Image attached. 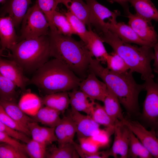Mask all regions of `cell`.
<instances>
[{
	"mask_svg": "<svg viewBox=\"0 0 158 158\" xmlns=\"http://www.w3.org/2000/svg\"><path fill=\"white\" fill-rule=\"evenodd\" d=\"M88 70L89 72L93 73L102 80L128 114L138 112L139 109V95L145 88L144 84L136 83L133 73L130 70L123 73L113 72L103 66L99 61L93 58Z\"/></svg>",
	"mask_w": 158,
	"mask_h": 158,
	"instance_id": "obj_1",
	"label": "cell"
},
{
	"mask_svg": "<svg viewBox=\"0 0 158 158\" xmlns=\"http://www.w3.org/2000/svg\"><path fill=\"white\" fill-rule=\"evenodd\" d=\"M49 36L50 57L61 61L81 79L85 78L93 58L85 43L62 35L57 30H50Z\"/></svg>",
	"mask_w": 158,
	"mask_h": 158,
	"instance_id": "obj_2",
	"label": "cell"
},
{
	"mask_svg": "<svg viewBox=\"0 0 158 158\" xmlns=\"http://www.w3.org/2000/svg\"><path fill=\"white\" fill-rule=\"evenodd\" d=\"M81 80L67 66L54 58L34 72L29 83L46 95L77 89Z\"/></svg>",
	"mask_w": 158,
	"mask_h": 158,
	"instance_id": "obj_3",
	"label": "cell"
},
{
	"mask_svg": "<svg viewBox=\"0 0 158 158\" xmlns=\"http://www.w3.org/2000/svg\"><path fill=\"white\" fill-rule=\"evenodd\" d=\"M104 42L108 44L124 60L129 70L141 75L144 80L154 78L151 63L153 60V47L131 44L125 42L108 30L99 35Z\"/></svg>",
	"mask_w": 158,
	"mask_h": 158,
	"instance_id": "obj_4",
	"label": "cell"
},
{
	"mask_svg": "<svg viewBox=\"0 0 158 158\" xmlns=\"http://www.w3.org/2000/svg\"><path fill=\"white\" fill-rule=\"evenodd\" d=\"M12 59L24 71L35 72L49 60V35L20 40L9 49Z\"/></svg>",
	"mask_w": 158,
	"mask_h": 158,
	"instance_id": "obj_5",
	"label": "cell"
},
{
	"mask_svg": "<svg viewBox=\"0 0 158 158\" xmlns=\"http://www.w3.org/2000/svg\"><path fill=\"white\" fill-rule=\"evenodd\" d=\"M21 22V35L18 42L49 34V23L44 14L36 3L28 8Z\"/></svg>",
	"mask_w": 158,
	"mask_h": 158,
	"instance_id": "obj_6",
	"label": "cell"
},
{
	"mask_svg": "<svg viewBox=\"0 0 158 158\" xmlns=\"http://www.w3.org/2000/svg\"><path fill=\"white\" fill-rule=\"evenodd\" d=\"M90 10V23L98 34L105 32L117 22L119 11H111L96 0H85Z\"/></svg>",
	"mask_w": 158,
	"mask_h": 158,
	"instance_id": "obj_7",
	"label": "cell"
},
{
	"mask_svg": "<svg viewBox=\"0 0 158 158\" xmlns=\"http://www.w3.org/2000/svg\"><path fill=\"white\" fill-rule=\"evenodd\" d=\"M153 79L146 80L143 84L146 94L142 116L145 120L151 123L156 122L158 117V85Z\"/></svg>",
	"mask_w": 158,
	"mask_h": 158,
	"instance_id": "obj_8",
	"label": "cell"
},
{
	"mask_svg": "<svg viewBox=\"0 0 158 158\" xmlns=\"http://www.w3.org/2000/svg\"><path fill=\"white\" fill-rule=\"evenodd\" d=\"M122 123L134 134L153 157H158V140L154 131L148 130L137 121L123 119Z\"/></svg>",
	"mask_w": 158,
	"mask_h": 158,
	"instance_id": "obj_9",
	"label": "cell"
},
{
	"mask_svg": "<svg viewBox=\"0 0 158 158\" xmlns=\"http://www.w3.org/2000/svg\"><path fill=\"white\" fill-rule=\"evenodd\" d=\"M127 14L128 25L140 38L153 46L158 42V34L151 20L129 11Z\"/></svg>",
	"mask_w": 158,
	"mask_h": 158,
	"instance_id": "obj_10",
	"label": "cell"
},
{
	"mask_svg": "<svg viewBox=\"0 0 158 158\" xmlns=\"http://www.w3.org/2000/svg\"><path fill=\"white\" fill-rule=\"evenodd\" d=\"M130 132V130L121 121L115 123L114 140L109 150L111 156L114 158H117L118 155H120L121 158L128 157Z\"/></svg>",
	"mask_w": 158,
	"mask_h": 158,
	"instance_id": "obj_11",
	"label": "cell"
},
{
	"mask_svg": "<svg viewBox=\"0 0 158 158\" xmlns=\"http://www.w3.org/2000/svg\"><path fill=\"white\" fill-rule=\"evenodd\" d=\"M78 87L91 99L102 102L107 90L106 84L91 72H89L86 77L81 80Z\"/></svg>",
	"mask_w": 158,
	"mask_h": 158,
	"instance_id": "obj_12",
	"label": "cell"
},
{
	"mask_svg": "<svg viewBox=\"0 0 158 158\" xmlns=\"http://www.w3.org/2000/svg\"><path fill=\"white\" fill-rule=\"evenodd\" d=\"M24 72L21 68L13 60L3 59L0 57V73L23 91L25 89L30 80L24 75Z\"/></svg>",
	"mask_w": 158,
	"mask_h": 158,
	"instance_id": "obj_13",
	"label": "cell"
},
{
	"mask_svg": "<svg viewBox=\"0 0 158 158\" xmlns=\"http://www.w3.org/2000/svg\"><path fill=\"white\" fill-rule=\"evenodd\" d=\"M76 125V133L78 138L91 137L100 129L99 124L90 115H84L71 108L68 115Z\"/></svg>",
	"mask_w": 158,
	"mask_h": 158,
	"instance_id": "obj_14",
	"label": "cell"
},
{
	"mask_svg": "<svg viewBox=\"0 0 158 158\" xmlns=\"http://www.w3.org/2000/svg\"><path fill=\"white\" fill-rule=\"evenodd\" d=\"M31 3V0H7L2 8V14H8L17 26L21 22Z\"/></svg>",
	"mask_w": 158,
	"mask_h": 158,
	"instance_id": "obj_15",
	"label": "cell"
},
{
	"mask_svg": "<svg viewBox=\"0 0 158 158\" xmlns=\"http://www.w3.org/2000/svg\"><path fill=\"white\" fill-rule=\"evenodd\" d=\"M11 18L8 16L0 17V45L1 48L9 49L18 41Z\"/></svg>",
	"mask_w": 158,
	"mask_h": 158,
	"instance_id": "obj_16",
	"label": "cell"
},
{
	"mask_svg": "<svg viewBox=\"0 0 158 158\" xmlns=\"http://www.w3.org/2000/svg\"><path fill=\"white\" fill-rule=\"evenodd\" d=\"M108 30L114 33L125 42L134 43L139 46H147L152 47L154 46L142 40L128 25L123 22H117L111 26Z\"/></svg>",
	"mask_w": 158,
	"mask_h": 158,
	"instance_id": "obj_17",
	"label": "cell"
},
{
	"mask_svg": "<svg viewBox=\"0 0 158 158\" xmlns=\"http://www.w3.org/2000/svg\"><path fill=\"white\" fill-rule=\"evenodd\" d=\"M88 33L86 43V47L92 57L100 62H106L108 54L99 35L92 28L88 29Z\"/></svg>",
	"mask_w": 158,
	"mask_h": 158,
	"instance_id": "obj_18",
	"label": "cell"
},
{
	"mask_svg": "<svg viewBox=\"0 0 158 158\" xmlns=\"http://www.w3.org/2000/svg\"><path fill=\"white\" fill-rule=\"evenodd\" d=\"M58 4H62L68 11L81 20L87 26L92 28L90 23V10L83 0H57Z\"/></svg>",
	"mask_w": 158,
	"mask_h": 158,
	"instance_id": "obj_19",
	"label": "cell"
},
{
	"mask_svg": "<svg viewBox=\"0 0 158 158\" xmlns=\"http://www.w3.org/2000/svg\"><path fill=\"white\" fill-rule=\"evenodd\" d=\"M71 108L90 115L95 104V101L91 99L84 93L77 89L68 92Z\"/></svg>",
	"mask_w": 158,
	"mask_h": 158,
	"instance_id": "obj_20",
	"label": "cell"
},
{
	"mask_svg": "<svg viewBox=\"0 0 158 158\" xmlns=\"http://www.w3.org/2000/svg\"><path fill=\"white\" fill-rule=\"evenodd\" d=\"M0 104L16 122L22 127L29 130V123L33 121L32 118L22 111L15 101L0 100Z\"/></svg>",
	"mask_w": 158,
	"mask_h": 158,
	"instance_id": "obj_21",
	"label": "cell"
},
{
	"mask_svg": "<svg viewBox=\"0 0 158 158\" xmlns=\"http://www.w3.org/2000/svg\"><path fill=\"white\" fill-rule=\"evenodd\" d=\"M79 144L72 143L80 157L83 158H102L99 147L90 137L78 138Z\"/></svg>",
	"mask_w": 158,
	"mask_h": 158,
	"instance_id": "obj_22",
	"label": "cell"
},
{
	"mask_svg": "<svg viewBox=\"0 0 158 158\" xmlns=\"http://www.w3.org/2000/svg\"><path fill=\"white\" fill-rule=\"evenodd\" d=\"M103 102L105 111L115 123L124 119L118 99L108 88Z\"/></svg>",
	"mask_w": 158,
	"mask_h": 158,
	"instance_id": "obj_23",
	"label": "cell"
},
{
	"mask_svg": "<svg viewBox=\"0 0 158 158\" xmlns=\"http://www.w3.org/2000/svg\"><path fill=\"white\" fill-rule=\"evenodd\" d=\"M43 104L64 113L70 105L68 92H62L45 95L42 98Z\"/></svg>",
	"mask_w": 158,
	"mask_h": 158,
	"instance_id": "obj_24",
	"label": "cell"
},
{
	"mask_svg": "<svg viewBox=\"0 0 158 158\" xmlns=\"http://www.w3.org/2000/svg\"><path fill=\"white\" fill-rule=\"evenodd\" d=\"M59 111L50 107H42L32 118L33 121L38 122L51 128H55L60 122L61 118Z\"/></svg>",
	"mask_w": 158,
	"mask_h": 158,
	"instance_id": "obj_25",
	"label": "cell"
},
{
	"mask_svg": "<svg viewBox=\"0 0 158 158\" xmlns=\"http://www.w3.org/2000/svg\"><path fill=\"white\" fill-rule=\"evenodd\" d=\"M136 14L150 20H158V11L151 0H129Z\"/></svg>",
	"mask_w": 158,
	"mask_h": 158,
	"instance_id": "obj_26",
	"label": "cell"
},
{
	"mask_svg": "<svg viewBox=\"0 0 158 158\" xmlns=\"http://www.w3.org/2000/svg\"><path fill=\"white\" fill-rule=\"evenodd\" d=\"M18 105L25 114L33 117L42 107L43 104L41 98L34 94L28 92L22 96Z\"/></svg>",
	"mask_w": 158,
	"mask_h": 158,
	"instance_id": "obj_27",
	"label": "cell"
},
{
	"mask_svg": "<svg viewBox=\"0 0 158 158\" xmlns=\"http://www.w3.org/2000/svg\"><path fill=\"white\" fill-rule=\"evenodd\" d=\"M48 158H78L80 157L73 143H68L61 147L53 145L46 151Z\"/></svg>",
	"mask_w": 158,
	"mask_h": 158,
	"instance_id": "obj_28",
	"label": "cell"
},
{
	"mask_svg": "<svg viewBox=\"0 0 158 158\" xmlns=\"http://www.w3.org/2000/svg\"><path fill=\"white\" fill-rule=\"evenodd\" d=\"M128 157L151 158L153 156L148 150L130 130Z\"/></svg>",
	"mask_w": 158,
	"mask_h": 158,
	"instance_id": "obj_29",
	"label": "cell"
},
{
	"mask_svg": "<svg viewBox=\"0 0 158 158\" xmlns=\"http://www.w3.org/2000/svg\"><path fill=\"white\" fill-rule=\"evenodd\" d=\"M90 116L93 120L99 125L106 128H114L115 123L105 111L104 107L95 102Z\"/></svg>",
	"mask_w": 158,
	"mask_h": 158,
	"instance_id": "obj_30",
	"label": "cell"
},
{
	"mask_svg": "<svg viewBox=\"0 0 158 158\" xmlns=\"http://www.w3.org/2000/svg\"><path fill=\"white\" fill-rule=\"evenodd\" d=\"M16 85L0 73V100L15 101Z\"/></svg>",
	"mask_w": 158,
	"mask_h": 158,
	"instance_id": "obj_31",
	"label": "cell"
},
{
	"mask_svg": "<svg viewBox=\"0 0 158 158\" xmlns=\"http://www.w3.org/2000/svg\"><path fill=\"white\" fill-rule=\"evenodd\" d=\"M68 18L74 33L78 35L85 44L88 37V30L85 24L80 19L68 11L63 13Z\"/></svg>",
	"mask_w": 158,
	"mask_h": 158,
	"instance_id": "obj_32",
	"label": "cell"
},
{
	"mask_svg": "<svg viewBox=\"0 0 158 158\" xmlns=\"http://www.w3.org/2000/svg\"><path fill=\"white\" fill-rule=\"evenodd\" d=\"M52 21L57 30L61 34L71 36L74 35L68 18L63 13L55 10L53 14Z\"/></svg>",
	"mask_w": 158,
	"mask_h": 158,
	"instance_id": "obj_33",
	"label": "cell"
},
{
	"mask_svg": "<svg viewBox=\"0 0 158 158\" xmlns=\"http://www.w3.org/2000/svg\"><path fill=\"white\" fill-rule=\"evenodd\" d=\"M107 68L110 71L117 73H123L129 70V68L123 59L113 51L109 54L106 60Z\"/></svg>",
	"mask_w": 158,
	"mask_h": 158,
	"instance_id": "obj_34",
	"label": "cell"
},
{
	"mask_svg": "<svg viewBox=\"0 0 158 158\" xmlns=\"http://www.w3.org/2000/svg\"><path fill=\"white\" fill-rule=\"evenodd\" d=\"M35 3L46 16L49 24L50 30H57L53 23L52 16L59 4L57 0H36Z\"/></svg>",
	"mask_w": 158,
	"mask_h": 158,
	"instance_id": "obj_35",
	"label": "cell"
},
{
	"mask_svg": "<svg viewBox=\"0 0 158 158\" xmlns=\"http://www.w3.org/2000/svg\"><path fill=\"white\" fill-rule=\"evenodd\" d=\"M24 145V149L26 154L32 158H43L46 157L47 145L30 139Z\"/></svg>",
	"mask_w": 158,
	"mask_h": 158,
	"instance_id": "obj_36",
	"label": "cell"
},
{
	"mask_svg": "<svg viewBox=\"0 0 158 158\" xmlns=\"http://www.w3.org/2000/svg\"><path fill=\"white\" fill-rule=\"evenodd\" d=\"M26 154L10 144L0 142V158H26Z\"/></svg>",
	"mask_w": 158,
	"mask_h": 158,
	"instance_id": "obj_37",
	"label": "cell"
},
{
	"mask_svg": "<svg viewBox=\"0 0 158 158\" xmlns=\"http://www.w3.org/2000/svg\"><path fill=\"white\" fill-rule=\"evenodd\" d=\"M0 121L12 128L23 133L29 137L30 136L29 130L22 127L16 122L0 104Z\"/></svg>",
	"mask_w": 158,
	"mask_h": 158,
	"instance_id": "obj_38",
	"label": "cell"
},
{
	"mask_svg": "<svg viewBox=\"0 0 158 158\" xmlns=\"http://www.w3.org/2000/svg\"><path fill=\"white\" fill-rule=\"evenodd\" d=\"M114 128L100 129L96 134L90 137L99 147H105L108 145L111 135L114 132Z\"/></svg>",
	"mask_w": 158,
	"mask_h": 158,
	"instance_id": "obj_39",
	"label": "cell"
},
{
	"mask_svg": "<svg viewBox=\"0 0 158 158\" xmlns=\"http://www.w3.org/2000/svg\"><path fill=\"white\" fill-rule=\"evenodd\" d=\"M0 131L7 134L12 137L27 143L30 139L27 135L9 127L0 121Z\"/></svg>",
	"mask_w": 158,
	"mask_h": 158,
	"instance_id": "obj_40",
	"label": "cell"
},
{
	"mask_svg": "<svg viewBox=\"0 0 158 158\" xmlns=\"http://www.w3.org/2000/svg\"><path fill=\"white\" fill-rule=\"evenodd\" d=\"M64 121V128L68 143H72L75 134L76 128L75 122L68 115L63 117Z\"/></svg>",
	"mask_w": 158,
	"mask_h": 158,
	"instance_id": "obj_41",
	"label": "cell"
},
{
	"mask_svg": "<svg viewBox=\"0 0 158 158\" xmlns=\"http://www.w3.org/2000/svg\"><path fill=\"white\" fill-rule=\"evenodd\" d=\"M54 131L58 146H62L68 143L64 129V121L63 118H61L60 122L55 128Z\"/></svg>",
	"mask_w": 158,
	"mask_h": 158,
	"instance_id": "obj_42",
	"label": "cell"
},
{
	"mask_svg": "<svg viewBox=\"0 0 158 158\" xmlns=\"http://www.w3.org/2000/svg\"><path fill=\"white\" fill-rule=\"evenodd\" d=\"M0 142L6 143L15 147L18 150L26 154L24 149V144L8 135L0 131Z\"/></svg>",
	"mask_w": 158,
	"mask_h": 158,
	"instance_id": "obj_43",
	"label": "cell"
},
{
	"mask_svg": "<svg viewBox=\"0 0 158 158\" xmlns=\"http://www.w3.org/2000/svg\"><path fill=\"white\" fill-rule=\"evenodd\" d=\"M54 128L40 126L42 136L46 144L47 145L57 141L54 131Z\"/></svg>",
	"mask_w": 158,
	"mask_h": 158,
	"instance_id": "obj_44",
	"label": "cell"
},
{
	"mask_svg": "<svg viewBox=\"0 0 158 158\" xmlns=\"http://www.w3.org/2000/svg\"><path fill=\"white\" fill-rule=\"evenodd\" d=\"M154 51V70L156 73L158 72V43H156L153 47Z\"/></svg>",
	"mask_w": 158,
	"mask_h": 158,
	"instance_id": "obj_45",
	"label": "cell"
},
{
	"mask_svg": "<svg viewBox=\"0 0 158 158\" xmlns=\"http://www.w3.org/2000/svg\"><path fill=\"white\" fill-rule=\"evenodd\" d=\"M111 3H117L120 4L124 8L127 13L129 11L128 4L129 0H107Z\"/></svg>",
	"mask_w": 158,
	"mask_h": 158,
	"instance_id": "obj_46",
	"label": "cell"
},
{
	"mask_svg": "<svg viewBox=\"0 0 158 158\" xmlns=\"http://www.w3.org/2000/svg\"><path fill=\"white\" fill-rule=\"evenodd\" d=\"M4 50L1 48L0 49V57L3 55V53Z\"/></svg>",
	"mask_w": 158,
	"mask_h": 158,
	"instance_id": "obj_47",
	"label": "cell"
},
{
	"mask_svg": "<svg viewBox=\"0 0 158 158\" xmlns=\"http://www.w3.org/2000/svg\"><path fill=\"white\" fill-rule=\"evenodd\" d=\"M6 1V0H0V3H4Z\"/></svg>",
	"mask_w": 158,
	"mask_h": 158,
	"instance_id": "obj_48",
	"label": "cell"
},
{
	"mask_svg": "<svg viewBox=\"0 0 158 158\" xmlns=\"http://www.w3.org/2000/svg\"><path fill=\"white\" fill-rule=\"evenodd\" d=\"M1 49V46H0V49Z\"/></svg>",
	"mask_w": 158,
	"mask_h": 158,
	"instance_id": "obj_49",
	"label": "cell"
},
{
	"mask_svg": "<svg viewBox=\"0 0 158 158\" xmlns=\"http://www.w3.org/2000/svg\"></svg>",
	"mask_w": 158,
	"mask_h": 158,
	"instance_id": "obj_50",
	"label": "cell"
},
{
	"mask_svg": "<svg viewBox=\"0 0 158 158\" xmlns=\"http://www.w3.org/2000/svg\"></svg>",
	"mask_w": 158,
	"mask_h": 158,
	"instance_id": "obj_51",
	"label": "cell"
}]
</instances>
